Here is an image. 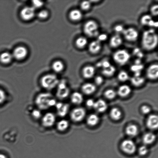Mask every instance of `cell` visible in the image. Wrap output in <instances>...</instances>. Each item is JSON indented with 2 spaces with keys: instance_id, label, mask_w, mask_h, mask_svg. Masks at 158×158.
<instances>
[{
  "instance_id": "cell-1",
  "label": "cell",
  "mask_w": 158,
  "mask_h": 158,
  "mask_svg": "<svg viewBox=\"0 0 158 158\" xmlns=\"http://www.w3.org/2000/svg\"><path fill=\"white\" fill-rule=\"evenodd\" d=\"M158 44V36L154 29L145 31L142 35L141 44L145 50L151 51L155 49Z\"/></svg>"
},
{
  "instance_id": "cell-2",
  "label": "cell",
  "mask_w": 158,
  "mask_h": 158,
  "mask_svg": "<svg viewBox=\"0 0 158 158\" xmlns=\"http://www.w3.org/2000/svg\"><path fill=\"white\" fill-rule=\"evenodd\" d=\"M35 103L39 109L46 110L55 106L57 102L52 94L48 93H43L37 96Z\"/></svg>"
},
{
  "instance_id": "cell-3",
  "label": "cell",
  "mask_w": 158,
  "mask_h": 158,
  "mask_svg": "<svg viewBox=\"0 0 158 158\" xmlns=\"http://www.w3.org/2000/svg\"><path fill=\"white\" fill-rule=\"evenodd\" d=\"M83 31L90 38L98 37L99 35L98 24L94 20L87 21L84 25Z\"/></svg>"
},
{
  "instance_id": "cell-4",
  "label": "cell",
  "mask_w": 158,
  "mask_h": 158,
  "mask_svg": "<svg viewBox=\"0 0 158 158\" xmlns=\"http://www.w3.org/2000/svg\"><path fill=\"white\" fill-rule=\"evenodd\" d=\"M131 57V56L127 51L122 49L114 52L113 58L114 62L118 64L123 66L129 61Z\"/></svg>"
},
{
  "instance_id": "cell-5",
  "label": "cell",
  "mask_w": 158,
  "mask_h": 158,
  "mask_svg": "<svg viewBox=\"0 0 158 158\" xmlns=\"http://www.w3.org/2000/svg\"><path fill=\"white\" fill-rule=\"evenodd\" d=\"M59 81L56 76L52 74L45 75L41 78V85L45 89L51 90L58 85Z\"/></svg>"
},
{
  "instance_id": "cell-6",
  "label": "cell",
  "mask_w": 158,
  "mask_h": 158,
  "mask_svg": "<svg viewBox=\"0 0 158 158\" xmlns=\"http://www.w3.org/2000/svg\"><path fill=\"white\" fill-rule=\"evenodd\" d=\"M57 86V97L62 100L66 98L69 95V89L66 85V81L64 80L59 81Z\"/></svg>"
},
{
  "instance_id": "cell-7",
  "label": "cell",
  "mask_w": 158,
  "mask_h": 158,
  "mask_svg": "<svg viewBox=\"0 0 158 158\" xmlns=\"http://www.w3.org/2000/svg\"><path fill=\"white\" fill-rule=\"evenodd\" d=\"M122 151L127 154H132L135 152L136 146L133 141L127 139L123 140L121 144Z\"/></svg>"
},
{
  "instance_id": "cell-8",
  "label": "cell",
  "mask_w": 158,
  "mask_h": 158,
  "mask_svg": "<svg viewBox=\"0 0 158 158\" xmlns=\"http://www.w3.org/2000/svg\"><path fill=\"white\" fill-rule=\"evenodd\" d=\"M123 34L125 38L127 41L130 42H135L138 39L139 33L137 30L133 27H129L125 29Z\"/></svg>"
},
{
  "instance_id": "cell-9",
  "label": "cell",
  "mask_w": 158,
  "mask_h": 158,
  "mask_svg": "<svg viewBox=\"0 0 158 158\" xmlns=\"http://www.w3.org/2000/svg\"><path fill=\"white\" fill-rule=\"evenodd\" d=\"M86 115V111L81 107L75 108L72 111L70 114L71 118L75 122L81 121Z\"/></svg>"
},
{
  "instance_id": "cell-10",
  "label": "cell",
  "mask_w": 158,
  "mask_h": 158,
  "mask_svg": "<svg viewBox=\"0 0 158 158\" xmlns=\"http://www.w3.org/2000/svg\"><path fill=\"white\" fill-rule=\"evenodd\" d=\"M56 122V117L52 113H48L43 116L42 119V124L46 127H50L54 125Z\"/></svg>"
},
{
  "instance_id": "cell-11",
  "label": "cell",
  "mask_w": 158,
  "mask_h": 158,
  "mask_svg": "<svg viewBox=\"0 0 158 158\" xmlns=\"http://www.w3.org/2000/svg\"><path fill=\"white\" fill-rule=\"evenodd\" d=\"M35 15V9L33 7H24L21 11V16L23 19L28 21L32 19Z\"/></svg>"
},
{
  "instance_id": "cell-12",
  "label": "cell",
  "mask_w": 158,
  "mask_h": 158,
  "mask_svg": "<svg viewBox=\"0 0 158 158\" xmlns=\"http://www.w3.org/2000/svg\"><path fill=\"white\" fill-rule=\"evenodd\" d=\"M146 76L151 80H157L158 77V65L157 64H152L148 68Z\"/></svg>"
},
{
  "instance_id": "cell-13",
  "label": "cell",
  "mask_w": 158,
  "mask_h": 158,
  "mask_svg": "<svg viewBox=\"0 0 158 158\" xmlns=\"http://www.w3.org/2000/svg\"><path fill=\"white\" fill-rule=\"evenodd\" d=\"M55 106L56 107L57 114L60 117H65L69 113V106L68 104L59 102L56 103Z\"/></svg>"
},
{
  "instance_id": "cell-14",
  "label": "cell",
  "mask_w": 158,
  "mask_h": 158,
  "mask_svg": "<svg viewBox=\"0 0 158 158\" xmlns=\"http://www.w3.org/2000/svg\"><path fill=\"white\" fill-rule=\"evenodd\" d=\"M27 49L23 46H19L14 51L13 57L17 60H21L25 58L27 55Z\"/></svg>"
},
{
  "instance_id": "cell-15",
  "label": "cell",
  "mask_w": 158,
  "mask_h": 158,
  "mask_svg": "<svg viewBox=\"0 0 158 158\" xmlns=\"http://www.w3.org/2000/svg\"><path fill=\"white\" fill-rule=\"evenodd\" d=\"M147 126L150 129H157L158 126V118L157 115L153 114L150 115L147 119L146 122Z\"/></svg>"
},
{
  "instance_id": "cell-16",
  "label": "cell",
  "mask_w": 158,
  "mask_h": 158,
  "mask_svg": "<svg viewBox=\"0 0 158 158\" xmlns=\"http://www.w3.org/2000/svg\"><path fill=\"white\" fill-rule=\"evenodd\" d=\"M101 43L98 40L93 41L90 43L88 46V50L90 53L92 54H97L100 52L102 49Z\"/></svg>"
},
{
  "instance_id": "cell-17",
  "label": "cell",
  "mask_w": 158,
  "mask_h": 158,
  "mask_svg": "<svg viewBox=\"0 0 158 158\" xmlns=\"http://www.w3.org/2000/svg\"><path fill=\"white\" fill-rule=\"evenodd\" d=\"M82 73L84 78L86 79L92 78L95 73V68L92 66H86L83 68Z\"/></svg>"
},
{
  "instance_id": "cell-18",
  "label": "cell",
  "mask_w": 158,
  "mask_h": 158,
  "mask_svg": "<svg viewBox=\"0 0 158 158\" xmlns=\"http://www.w3.org/2000/svg\"><path fill=\"white\" fill-rule=\"evenodd\" d=\"M94 108L98 112L103 113L107 109L108 105L104 100L100 99L95 102Z\"/></svg>"
},
{
  "instance_id": "cell-19",
  "label": "cell",
  "mask_w": 158,
  "mask_h": 158,
  "mask_svg": "<svg viewBox=\"0 0 158 158\" xmlns=\"http://www.w3.org/2000/svg\"><path fill=\"white\" fill-rule=\"evenodd\" d=\"M123 43V40L119 35H116L113 36L110 40V45L111 48H116L120 46Z\"/></svg>"
},
{
  "instance_id": "cell-20",
  "label": "cell",
  "mask_w": 158,
  "mask_h": 158,
  "mask_svg": "<svg viewBox=\"0 0 158 158\" xmlns=\"http://www.w3.org/2000/svg\"><path fill=\"white\" fill-rule=\"evenodd\" d=\"M96 87L92 83H87L84 84L82 87V90L85 94H91L95 92Z\"/></svg>"
},
{
  "instance_id": "cell-21",
  "label": "cell",
  "mask_w": 158,
  "mask_h": 158,
  "mask_svg": "<svg viewBox=\"0 0 158 158\" xmlns=\"http://www.w3.org/2000/svg\"><path fill=\"white\" fill-rule=\"evenodd\" d=\"M69 17L71 20L75 22L80 21L83 18V14L78 9H74L71 11L69 14Z\"/></svg>"
},
{
  "instance_id": "cell-22",
  "label": "cell",
  "mask_w": 158,
  "mask_h": 158,
  "mask_svg": "<svg viewBox=\"0 0 158 158\" xmlns=\"http://www.w3.org/2000/svg\"><path fill=\"white\" fill-rule=\"evenodd\" d=\"M125 131L128 135L133 137L137 135L138 134L139 129L136 125L131 124L127 127Z\"/></svg>"
},
{
  "instance_id": "cell-23",
  "label": "cell",
  "mask_w": 158,
  "mask_h": 158,
  "mask_svg": "<svg viewBox=\"0 0 158 158\" xmlns=\"http://www.w3.org/2000/svg\"><path fill=\"white\" fill-rule=\"evenodd\" d=\"M131 92V89L127 85H123L119 88L118 94L120 97H125L129 95Z\"/></svg>"
},
{
  "instance_id": "cell-24",
  "label": "cell",
  "mask_w": 158,
  "mask_h": 158,
  "mask_svg": "<svg viewBox=\"0 0 158 158\" xmlns=\"http://www.w3.org/2000/svg\"><path fill=\"white\" fill-rule=\"evenodd\" d=\"M155 135L152 132H148L145 134L142 138L143 143L145 145H149L153 143L156 140Z\"/></svg>"
},
{
  "instance_id": "cell-25",
  "label": "cell",
  "mask_w": 158,
  "mask_h": 158,
  "mask_svg": "<svg viewBox=\"0 0 158 158\" xmlns=\"http://www.w3.org/2000/svg\"><path fill=\"white\" fill-rule=\"evenodd\" d=\"M71 101L75 104L79 105L81 103L83 100V95L80 93L74 92L71 97Z\"/></svg>"
},
{
  "instance_id": "cell-26",
  "label": "cell",
  "mask_w": 158,
  "mask_h": 158,
  "mask_svg": "<svg viewBox=\"0 0 158 158\" xmlns=\"http://www.w3.org/2000/svg\"><path fill=\"white\" fill-rule=\"evenodd\" d=\"M131 84L135 87L141 86L145 83V80L143 77L141 76H133L131 79Z\"/></svg>"
},
{
  "instance_id": "cell-27",
  "label": "cell",
  "mask_w": 158,
  "mask_h": 158,
  "mask_svg": "<svg viewBox=\"0 0 158 158\" xmlns=\"http://www.w3.org/2000/svg\"><path fill=\"white\" fill-rule=\"evenodd\" d=\"M99 118L98 116L95 114H90L87 120V123L90 126H94L98 123Z\"/></svg>"
},
{
  "instance_id": "cell-28",
  "label": "cell",
  "mask_w": 158,
  "mask_h": 158,
  "mask_svg": "<svg viewBox=\"0 0 158 158\" xmlns=\"http://www.w3.org/2000/svg\"><path fill=\"white\" fill-rule=\"evenodd\" d=\"M122 112L119 108H114L111 109L110 112V116L113 120H118L122 117Z\"/></svg>"
},
{
  "instance_id": "cell-29",
  "label": "cell",
  "mask_w": 158,
  "mask_h": 158,
  "mask_svg": "<svg viewBox=\"0 0 158 158\" xmlns=\"http://www.w3.org/2000/svg\"><path fill=\"white\" fill-rule=\"evenodd\" d=\"M13 56L8 52H3L0 55V61L4 64L10 63L13 58Z\"/></svg>"
},
{
  "instance_id": "cell-30",
  "label": "cell",
  "mask_w": 158,
  "mask_h": 158,
  "mask_svg": "<svg viewBox=\"0 0 158 158\" xmlns=\"http://www.w3.org/2000/svg\"><path fill=\"white\" fill-rule=\"evenodd\" d=\"M116 71V68L114 66L111 65L106 69H102V73L105 77H110L114 75Z\"/></svg>"
},
{
  "instance_id": "cell-31",
  "label": "cell",
  "mask_w": 158,
  "mask_h": 158,
  "mask_svg": "<svg viewBox=\"0 0 158 158\" xmlns=\"http://www.w3.org/2000/svg\"><path fill=\"white\" fill-rule=\"evenodd\" d=\"M75 44L79 48L83 49L87 44L88 40L85 37H80L76 40Z\"/></svg>"
},
{
  "instance_id": "cell-32",
  "label": "cell",
  "mask_w": 158,
  "mask_h": 158,
  "mask_svg": "<svg viewBox=\"0 0 158 158\" xmlns=\"http://www.w3.org/2000/svg\"><path fill=\"white\" fill-rule=\"evenodd\" d=\"M69 122L67 120H62L57 123V128L58 131H66L69 128Z\"/></svg>"
},
{
  "instance_id": "cell-33",
  "label": "cell",
  "mask_w": 158,
  "mask_h": 158,
  "mask_svg": "<svg viewBox=\"0 0 158 158\" xmlns=\"http://www.w3.org/2000/svg\"><path fill=\"white\" fill-rule=\"evenodd\" d=\"M52 69L55 72L60 73L62 72L64 69V65L61 61H57L52 64Z\"/></svg>"
},
{
  "instance_id": "cell-34",
  "label": "cell",
  "mask_w": 158,
  "mask_h": 158,
  "mask_svg": "<svg viewBox=\"0 0 158 158\" xmlns=\"http://www.w3.org/2000/svg\"><path fill=\"white\" fill-rule=\"evenodd\" d=\"M129 78V75L126 71H121L118 75V79L121 82H125Z\"/></svg>"
},
{
  "instance_id": "cell-35",
  "label": "cell",
  "mask_w": 158,
  "mask_h": 158,
  "mask_svg": "<svg viewBox=\"0 0 158 158\" xmlns=\"http://www.w3.org/2000/svg\"><path fill=\"white\" fill-rule=\"evenodd\" d=\"M152 19L151 15H143L141 18L140 23L143 26H148L150 21Z\"/></svg>"
},
{
  "instance_id": "cell-36",
  "label": "cell",
  "mask_w": 158,
  "mask_h": 158,
  "mask_svg": "<svg viewBox=\"0 0 158 158\" xmlns=\"http://www.w3.org/2000/svg\"><path fill=\"white\" fill-rule=\"evenodd\" d=\"M116 93L112 89H108L105 92V97L108 99H113L115 97Z\"/></svg>"
},
{
  "instance_id": "cell-37",
  "label": "cell",
  "mask_w": 158,
  "mask_h": 158,
  "mask_svg": "<svg viewBox=\"0 0 158 158\" xmlns=\"http://www.w3.org/2000/svg\"><path fill=\"white\" fill-rule=\"evenodd\" d=\"M144 66L143 64H135L133 65L131 67V69L134 73L137 72H141L142 69H143Z\"/></svg>"
},
{
  "instance_id": "cell-38",
  "label": "cell",
  "mask_w": 158,
  "mask_h": 158,
  "mask_svg": "<svg viewBox=\"0 0 158 158\" xmlns=\"http://www.w3.org/2000/svg\"><path fill=\"white\" fill-rule=\"evenodd\" d=\"M81 8L84 11L89 10L91 7V3L89 1H83L81 4Z\"/></svg>"
},
{
  "instance_id": "cell-39",
  "label": "cell",
  "mask_w": 158,
  "mask_h": 158,
  "mask_svg": "<svg viewBox=\"0 0 158 158\" xmlns=\"http://www.w3.org/2000/svg\"><path fill=\"white\" fill-rule=\"evenodd\" d=\"M97 66L98 67H101L102 69H103L110 67L111 64L109 61L105 60L98 63Z\"/></svg>"
},
{
  "instance_id": "cell-40",
  "label": "cell",
  "mask_w": 158,
  "mask_h": 158,
  "mask_svg": "<svg viewBox=\"0 0 158 158\" xmlns=\"http://www.w3.org/2000/svg\"><path fill=\"white\" fill-rule=\"evenodd\" d=\"M148 148L145 145L141 146L139 149V155L141 156H144L148 154Z\"/></svg>"
},
{
  "instance_id": "cell-41",
  "label": "cell",
  "mask_w": 158,
  "mask_h": 158,
  "mask_svg": "<svg viewBox=\"0 0 158 158\" xmlns=\"http://www.w3.org/2000/svg\"><path fill=\"white\" fill-rule=\"evenodd\" d=\"M124 27L121 24H117L114 26V31L118 35L119 34L122 33L125 30Z\"/></svg>"
},
{
  "instance_id": "cell-42",
  "label": "cell",
  "mask_w": 158,
  "mask_h": 158,
  "mask_svg": "<svg viewBox=\"0 0 158 158\" xmlns=\"http://www.w3.org/2000/svg\"><path fill=\"white\" fill-rule=\"evenodd\" d=\"M133 53L135 56L138 57V58L140 59L143 58V52H142L140 49L138 48H136L134 49L133 51Z\"/></svg>"
},
{
  "instance_id": "cell-43",
  "label": "cell",
  "mask_w": 158,
  "mask_h": 158,
  "mask_svg": "<svg viewBox=\"0 0 158 158\" xmlns=\"http://www.w3.org/2000/svg\"><path fill=\"white\" fill-rule=\"evenodd\" d=\"M48 12L46 10H43L40 11L38 13V16L39 18L41 19H45L48 18Z\"/></svg>"
},
{
  "instance_id": "cell-44",
  "label": "cell",
  "mask_w": 158,
  "mask_h": 158,
  "mask_svg": "<svg viewBox=\"0 0 158 158\" xmlns=\"http://www.w3.org/2000/svg\"><path fill=\"white\" fill-rule=\"evenodd\" d=\"M151 12L152 15L154 16H157L158 15V5H154L152 6L151 8Z\"/></svg>"
},
{
  "instance_id": "cell-45",
  "label": "cell",
  "mask_w": 158,
  "mask_h": 158,
  "mask_svg": "<svg viewBox=\"0 0 158 158\" xmlns=\"http://www.w3.org/2000/svg\"><path fill=\"white\" fill-rule=\"evenodd\" d=\"M142 112L144 114H148L151 112V108L147 105H143L141 108Z\"/></svg>"
},
{
  "instance_id": "cell-46",
  "label": "cell",
  "mask_w": 158,
  "mask_h": 158,
  "mask_svg": "<svg viewBox=\"0 0 158 158\" xmlns=\"http://www.w3.org/2000/svg\"><path fill=\"white\" fill-rule=\"evenodd\" d=\"M107 38L108 36L106 34H102L100 35L99 34V35L98 36L97 40L102 43V42L106 41Z\"/></svg>"
},
{
  "instance_id": "cell-47",
  "label": "cell",
  "mask_w": 158,
  "mask_h": 158,
  "mask_svg": "<svg viewBox=\"0 0 158 158\" xmlns=\"http://www.w3.org/2000/svg\"><path fill=\"white\" fill-rule=\"evenodd\" d=\"M103 77L100 76H98L94 79V82H95L96 84L98 85H101L103 83Z\"/></svg>"
},
{
  "instance_id": "cell-48",
  "label": "cell",
  "mask_w": 158,
  "mask_h": 158,
  "mask_svg": "<svg viewBox=\"0 0 158 158\" xmlns=\"http://www.w3.org/2000/svg\"><path fill=\"white\" fill-rule=\"evenodd\" d=\"M6 98V95L4 91L0 89V104L5 101Z\"/></svg>"
},
{
  "instance_id": "cell-49",
  "label": "cell",
  "mask_w": 158,
  "mask_h": 158,
  "mask_svg": "<svg viewBox=\"0 0 158 158\" xmlns=\"http://www.w3.org/2000/svg\"><path fill=\"white\" fill-rule=\"evenodd\" d=\"M41 112L38 110H35L32 113V115L35 118L38 119L41 117Z\"/></svg>"
},
{
  "instance_id": "cell-50",
  "label": "cell",
  "mask_w": 158,
  "mask_h": 158,
  "mask_svg": "<svg viewBox=\"0 0 158 158\" xmlns=\"http://www.w3.org/2000/svg\"><path fill=\"white\" fill-rule=\"evenodd\" d=\"M34 7L35 8H39L42 7L43 5L42 2L39 1H32Z\"/></svg>"
},
{
  "instance_id": "cell-51",
  "label": "cell",
  "mask_w": 158,
  "mask_h": 158,
  "mask_svg": "<svg viewBox=\"0 0 158 158\" xmlns=\"http://www.w3.org/2000/svg\"><path fill=\"white\" fill-rule=\"evenodd\" d=\"M94 103H95V102L93 99H89L87 101L86 105L88 107L94 108Z\"/></svg>"
},
{
  "instance_id": "cell-52",
  "label": "cell",
  "mask_w": 158,
  "mask_h": 158,
  "mask_svg": "<svg viewBox=\"0 0 158 158\" xmlns=\"http://www.w3.org/2000/svg\"><path fill=\"white\" fill-rule=\"evenodd\" d=\"M135 64L139 65L142 64L141 60L140 59L137 58V59L135 60Z\"/></svg>"
},
{
  "instance_id": "cell-53",
  "label": "cell",
  "mask_w": 158,
  "mask_h": 158,
  "mask_svg": "<svg viewBox=\"0 0 158 158\" xmlns=\"http://www.w3.org/2000/svg\"><path fill=\"white\" fill-rule=\"evenodd\" d=\"M0 158H7L6 156L3 154H0Z\"/></svg>"
}]
</instances>
